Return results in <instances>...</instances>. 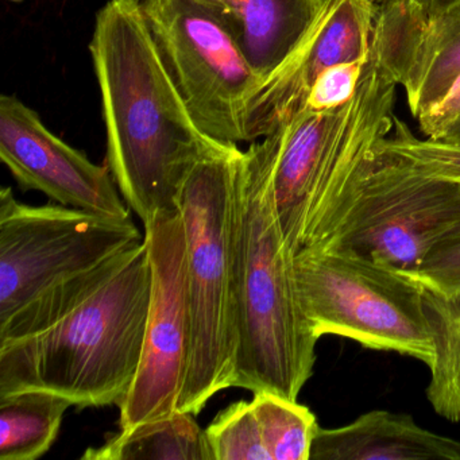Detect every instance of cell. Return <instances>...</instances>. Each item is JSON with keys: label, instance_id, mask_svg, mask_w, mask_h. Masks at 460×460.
Instances as JSON below:
<instances>
[{"label": "cell", "instance_id": "cell-1", "mask_svg": "<svg viewBox=\"0 0 460 460\" xmlns=\"http://www.w3.org/2000/svg\"><path fill=\"white\" fill-rule=\"evenodd\" d=\"M152 295L146 242L44 290L0 323V397L47 390L77 408L122 405Z\"/></svg>", "mask_w": 460, "mask_h": 460}, {"label": "cell", "instance_id": "cell-2", "mask_svg": "<svg viewBox=\"0 0 460 460\" xmlns=\"http://www.w3.org/2000/svg\"><path fill=\"white\" fill-rule=\"evenodd\" d=\"M102 98L107 168L128 208L147 223L177 211L188 177L217 146L172 80L139 0H109L90 42Z\"/></svg>", "mask_w": 460, "mask_h": 460}, {"label": "cell", "instance_id": "cell-3", "mask_svg": "<svg viewBox=\"0 0 460 460\" xmlns=\"http://www.w3.org/2000/svg\"><path fill=\"white\" fill-rule=\"evenodd\" d=\"M397 87L370 49L349 103L324 111L305 107L257 139L293 254L324 247L346 217L363 164L392 133Z\"/></svg>", "mask_w": 460, "mask_h": 460}, {"label": "cell", "instance_id": "cell-4", "mask_svg": "<svg viewBox=\"0 0 460 460\" xmlns=\"http://www.w3.org/2000/svg\"><path fill=\"white\" fill-rule=\"evenodd\" d=\"M290 252L257 141L242 155L236 217L239 349L235 387L297 401L319 338L304 314Z\"/></svg>", "mask_w": 460, "mask_h": 460}, {"label": "cell", "instance_id": "cell-5", "mask_svg": "<svg viewBox=\"0 0 460 460\" xmlns=\"http://www.w3.org/2000/svg\"><path fill=\"white\" fill-rule=\"evenodd\" d=\"M242 155L238 145L217 144L195 166L180 198L192 344L179 411L195 416L217 393L235 387L236 217Z\"/></svg>", "mask_w": 460, "mask_h": 460}, {"label": "cell", "instance_id": "cell-6", "mask_svg": "<svg viewBox=\"0 0 460 460\" xmlns=\"http://www.w3.org/2000/svg\"><path fill=\"white\" fill-rule=\"evenodd\" d=\"M293 269L304 314L317 338L343 336L366 349L432 365L435 343L425 288L416 279L327 250H301Z\"/></svg>", "mask_w": 460, "mask_h": 460}, {"label": "cell", "instance_id": "cell-7", "mask_svg": "<svg viewBox=\"0 0 460 460\" xmlns=\"http://www.w3.org/2000/svg\"><path fill=\"white\" fill-rule=\"evenodd\" d=\"M460 217V184L421 171L381 141L363 164L346 217L323 249L416 276Z\"/></svg>", "mask_w": 460, "mask_h": 460}, {"label": "cell", "instance_id": "cell-8", "mask_svg": "<svg viewBox=\"0 0 460 460\" xmlns=\"http://www.w3.org/2000/svg\"><path fill=\"white\" fill-rule=\"evenodd\" d=\"M158 52L196 125L223 144L246 142L249 106L262 84L241 42L198 0H139Z\"/></svg>", "mask_w": 460, "mask_h": 460}, {"label": "cell", "instance_id": "cell-9", "mask_svg": "<svg viewBox=\"0 0 460 460\" xmlns=\"http://www.w3.org/2000/svg\"><path fill=\"white\" fill-rule=\"evenodd\" d=\"M145 241L133 219L61 204L28 206L0 190V323L53 285Z\"/></svg>", "mask_w": 460, "mask_h": 460}, {"label": "cell", "instance_id": "cell-10", "mask_svg": "<svg viewBox=\"0 0 460 460\" xmlns=\"http://www.w3.org/2000/svg\"><path fill=\"white\" fill-rule=\"evenodd\" d=\"M152 295L138 373L120 409V429L179 411L190 360L192 324L187 244L180 209L145 223Z\"/></svg>", "mask_w": 460, "mask_h": 460}, {"label": "cell", "instance_id": "cell-11", "mask_svg": "<svg viewBox=\"0 0 460 460\" xmlns=\"http://www.w3.org/2000/svg\"><path fill=\"white\" fill-rule=\"evenodd\" d=\"M0 160L23 190L102 217H131L107 165L58 138L14 95L0 96Z\"/></svg>", "mask_w": 460, "mask_h": 460}, {"label": "cell", "instance_id": "cell-12", "mask_svg": "<svg viewBox=\"0 0 460 460\" xmlns=\"http://www.w3.org/2000/svg\"><path fill=\"white\" fill-rule=\"evenodd\" d=\"M376 10L368 0H325L314 25L252 98L246 142L268 136L303 111L325 69L368 60Z\"/></svg>", "mask_w": 460, "mask_h": 460}, {"label": "cell", "instance_id": "cell-13", "mask_svg": "<svg viewBox=\"0 0 460 460\" xmlns=\"http://www.w3.org/2000/svg\"><path fill=\"white\" fill-rule=\"evenodd\" d=\"M370 49L403 88L419 120L460 79V2L438 13H428L416 0L379 7Z\"/></svg>", "mask_w": 460, "mask_h": 460}, {"label": "cell", "instance_id": "cell-14", "mask_svg": "<svg viewBox=\"0 0 460 460\" xmlns=\"http://www.w3.org/2000/svg\"><path fill=\"white\" fill-rule=\"evenodd\" d=\"M311 460H460V441L411 414L371 411L343 427L320 428Z\"/></svg>", "mask_w": 460, "mask_h": 460}, {"label": "cell", "instance_id": "cell-15", "mask_svg": "<svg viewBox=\"0 0 460 460\" xmlns=\"http://www.w3.org/2000/svg\"><path fill=\"white\" fill-rule=\"evenodd\" d=\"M230 26L263 80L309 31L325 0H198Z\"/></svg>", "mask_w": 460, "mask_h": 460}, {"label": "cell", "instance_id": "cell-16", "mask_svg": "<svg viewBox=\"0 0 460 460\" xmlns=\"http://www.w3.org/2000/svg\"><path fill=\"white\" fill-rule=\"evenodd\" d=\"M82 460H215L206 429L195 414L174 411L142 422L85 449Z\"/></svg>", "mask_w": 460, "mask_h": 460}, {"label": "cell", "instance_id": "cell-17", "mask_svg": "<svg viewBox=\"0 0 460 460\" xmlns=\"http://www.w3.org/2000/svg\"><path fill=\"white\" fill-rule=\"evenodd\" d=\"M71 406V400L47 390L0 397V460H36L47 454Z\"/></svg>", "mask_w": 460, "mask_h": 460}, {"label": "cell", "instance_id": "cell-18", "mask_svg": "<svg viewBox=\"0 0 460 460\" xmlns=\"http://www.w3.org/2000/svg\"><path fill=\"white\" fill-rule=\"evenodd\" d=\"M425 312L432 330L435 358L429 366L428 402L448 420L460 421V292L438 295L425 289Z\"/></svg>", "mask_w": 460, "mask_h": 460}, {"label": "cell", "instance_id": "cell-19", "mask_svg": "<svg viewBox=\"0 0 460 460\" xmlns=\"http://www.w3.org/2000/svg\"><path fill=\"white\" fill-rule=\"evenodd\" d=\"M252 403L269 460H311L320 429L311 409L271 392L254 393Z\"/></svg>", "mask_w": 460, "mask_h": 460}, {"label": "cell", "instance_id": "cell-20", "mask_svg": "<svg viewBox=\"0 0 460 460\" xmlns=\"http://www.w3.org/2000/svg\"><path fill=\"white\" fill-rule=\"evenodd\" d=\"M215 460H269L252 401L223 409L206 429Z\"/></svg>", "mask_w": 460, "mask_h": 460}, {"label": "cell", "instance_id": "cell-21", "mask_svg": "<svg viewBox=\"0 0 460 460\" xmlns=\"http://www.w3.org/2000/svg\"><path fill=\"white\" fill-rule=\"evenodd\" d=\"M381 144L421 171L460 184V147L436 139L419 138L397 117L392 133L382 138Z\"/></svg>", "mask_w": 460, "mask_h": 460}, {"label": "cell", "instance_id": "cell-22", "mask_svg": "<svg viewBox=\"0 0 460 460\" xmlns=\"http://www.w3.org/2000/svg\"><path fill=\"white\" fill-rule=\"evenodd\" d=\"M414 279L438 295L460 292V217L433 244Z\"/></svg>", "mask_w": 460, "mask_h": 460}, {"label": "cell", "instance_id": "cell-23", "mask_svg": "<svg viewBox=\"0 0 460 460\" xmlns=\"http://www.w3.org/2000/svg\"><path fill=\"white\" fill-rule=\"evenodd\" d=\"M366 63L367 61H355L325 69L314 83L306 107L324 111L349 103L357 93Z\"/></svg>", "mask_w": 460, "mask_h": 460}, {"label": "cell", "instance_id": "cell-24", "mask_svg": "<svg viewBox=\"0 0 460 460\" xmlns=\"http://www.w3.org/2000/svg\"><path fill=\"white\" fill-rule=\"evenodd\" d=\"M457 117H460V79L448 95L417 122L425 138H436Z\"/></svg>", "mask_w": 460, "mask_h": 460}, {"label": "cell", "instance_id": "cell-25", "mask_svg": "<svg viewBox=\"0 0 460 460\" xmlns=\"http://www.w3.org/2000/svg\"><path fill=\"white\" fill-rule=\"evenodd\" d=\"M430 139H436V141H441L444 142V144L460 147V117L452 120L436 138Z\"/></svg>", "mask_w": 460, "mask_h": 460}, {"label": "cell", "instance_id": "cell-26", "mask_svg": "<svg viewBox=\"0 0 460 460\" xmlns=\"http://www.w3.org/2000/svg\"><path fill=\"white\" fill-rule=\"evenodd\" d=\"M416 2L428 13H438L441 10L448 9L449 6L457 4L460 0H416Z\"/></svg>", "mask_w": 460, "mask_h": 460}, {"label": "cell", "instance_id": "cell-27", "mask_svg": "<svg viewBox=\"0 0 460 460\" xmlns=\"http://www.w3.org/2000/svg\"><path fill=\"white\" fill-rule=\"evenodd\" d=\"M368 2L379 9V7L390 6V4H395L398 0H368Z\"/></svg>", "mask_w": 460, "mask_h": 460}, {"label": "cell", "instance_id": "cell-28", "mask_svg": "<svg viewBox=\"0 0 460 460\" xmlns=\"http://www.w3.org/2000/svg\"><path fill=\"white\" fill-rule=\"evenodd\" d=\"M13 2H21V0H13Z\"/></svg>", "mask_w": 460, "mask_h": 460}]
</instances>
